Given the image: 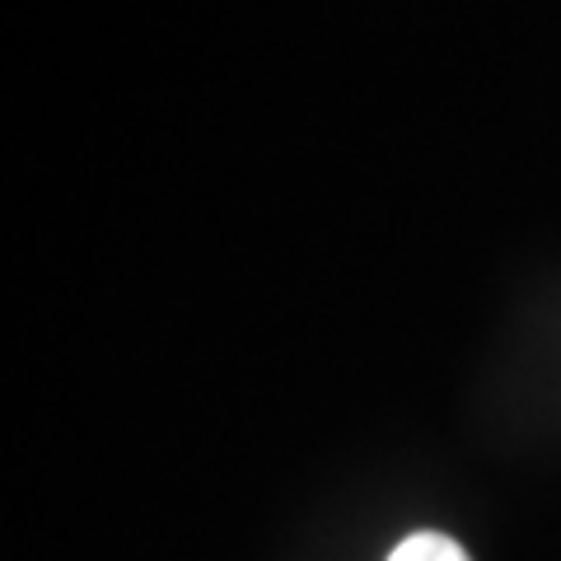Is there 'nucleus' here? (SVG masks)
<instances>
[{"instance_id":"1","label":"nucleus","mask_w":561,"mask_h":561,"mask_svg":"<svg viewBox=\"0 0 561 561\" xmlns=\"http://www.w3.org/2000/svg\"><path fill=\"white\" fill-rule=\"evenodd\" d=\"M389 561H472V557L445 534H412L389 552Z\"/></svg>"}]
</instances>
